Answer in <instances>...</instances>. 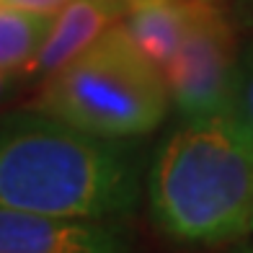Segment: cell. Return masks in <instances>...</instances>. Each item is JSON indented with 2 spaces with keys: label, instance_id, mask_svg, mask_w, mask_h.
<instances>
[{
  "label": "cell",
  "instance_id": "cell-2",
  "mask_svg": "<svg viewBox=\"0 0 253 253\" xmlns=\"http://www.w3.org/2000/svg\"><path fill=\"white\" fill-rule=\"evenodd\" d=\"M158 227L176 240L220 243L251 230L253 132L233 109L183 119L147 173Z\"/></svg>",
  "mask_w": 253,
  "mask_h": 253
},
{
  "label": "cell",
  "instance_id": "cell-9",
  "mask_svg": "<svg viewBox=\"0 0 253 253\" xmlns=\"http://www.w3.org/2000/svg\"><path fill=\"white\" fill-rule=\"evenodd\" d=\"M233 111L253 132V44L246 47L238 57L235 88H233Z\"/></svg>",
  "mask_w": 253,
  "mask_h": 253
},
{
  "label": "cell",
  "instance_id": "cell-6",
  "mask_svg": "<svg viewBox=\"0 0 253 253\" xmlns=\"http://www.w3.org/2000/svg\"><path fill=\"white\" fill-rule=\"evenodd\" d=\"M129 0H70L54 13L49 34L39 47L37 57L26 65L29 80L47 78L78 52H83L109 26L119 24Z\"/></svg>",
  "mask_w": 253,
  "mask_h": 253
},
{
  "label": "cell",
  "instance_id": "cell-5",
  "mask_svg": "<svg viewBox=\"0 0 253 253\" xmlns=\"http://www.w3.org/2000/svg\"><path fill=\"white\" fill-rule=\"evenodd\" d=\"M124 243L117 220H67L0 204V253H111Z\"/></svg>",
  "mask_w": 253,
  "mask_h": 253
},
{
  "label": "cell",
  "instance_id": "cell-11",
  "mask_svg": "<svg viewBox=\"0 0 253 253\" xmlns=\"http://www.w3.org/2000/svg\"><path fill=\"white\" fill-rule=\"evenodd\" d=\"M26 80L29 75L24 70H0V103L8 101L10 96H16Z\"/></svg>",
  "mask_w": 253,
  "mask_h": 253
},
{
  "label": "cell",
  "instance_id": "cell-12",
  "mask_svg": "<svg viewBox=\"0 0 253 253\" xmlns=\"http://www.w3.org/2000/svg\"><path fill=\"white\" fill-rule=\"evenodd\" d=\"M251 230H253V212H251Z\"/></svg>",
  "mask_w": 253,
  "mask_h": 253
},
{
  "label": "cell",
  "instance_id": "cell-1",
  "mask_svg": "<svg viewBox=\"0 0 253 253\" xmlns=\"http://www.w3.org/2000/svg\"><path fill=\"white\" fill-rule=\"evenodd\" d=\"M140 170L124 140L90 134L42 109L0 119V204L67 217L119 220L137 202Z\"/></svg>",
  "mask_w": 253,
  "mask_h": 253
},
{
  "label": "cell",
  "instance_id": "cell-10",
  "mask_svg": "<svg viewBox=\"0 0 253 253\" xmlns=\"http://www.w3.org/2000/svg\"><path fill=\"white\" fill-rule=\"evenodd\" d=\"M70 0H0V8L26 10V13H49L54 16L60 8H65Z\"/></svg>",
  "mask_w": 253,
  "mask_h": 253
},
{
  "label": "cell",
  "instance_id": "cell-4",
  "mask_svg": "<svg viewBox=\"0 0 253 253\" xmlns=\"http://www.w3.org/2000/svg\"><path fill=\"white\" fill-rule=\"evenodd\" d=\"M238 57L235 31L225 8L217 0H202L176 57L163 70L170 101L183 119L233 109Z\"/></svg>",
  "mask_w": 253,
  "mask_h": 253
},
{
  "label": "cell",
  "instance_id": "cell-8",
  "mask_svg": "<svg viewBox=\"0 0 253 253\" xmlns=\"http://www.w3.org/2000/svg\"><path fill=\"white\" fill-rule=\"evenodd\" d=\"M54 16L0 8V70H26L49 34Z\"/></svg>",
  "mask_w": 253,
  "mask_h": 253
},
{
  "label": "cell",
  "instance_id": "cell-3",
  "mask_svg": "<svg viewBox=\"0 0 253 253\" xmlns=\"http://www.w3.org/2000/svg\"><path fill=\"white\" fill-rule=\"evenodd\" d=\"M170 103L163 70L137 47L119 21L44 78L34 109L90 134L132 140L150 134L166 119Z\"/></svg>",
  "mask_w": 253,
  "mask_h": 253
},
{
  "label": "cell",
  "instance_id": "cell-7",
  "mask_svg": "<svg viewBox=\"0 0 253 253\" xmlns=\"http://www.w3.org/2000/svg\"><path fill=\"white\" fill-rule=\"evenodd\" d=\"M202 0H129L122 24L150 60L166 70Z\"/></svg>",
  "mask_w": 253,
  "mask_h": 253
}]
</instances>
